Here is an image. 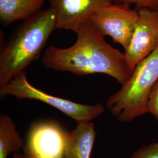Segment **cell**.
<instances>
[{"label": "cell", "mask_w": 158, "mask_h": 158, "mask_svg": "<svg viewBox=\"0 0 158 158\" xmlns=\"http://www.w3.org/2000/svg\"></svg>", "instance_id": "obj_16"}, {"label": "cell", "mask_w": 158, "mask_h": 158, "mask_svg": "<svg viewBox=\"0 0 158 158\" xmlns=\"http://www.w3.org/2000/svg\"><path fill=\"white\" fill-rule=\"evenodd\" d=\"M137 9L138 17L135 31L124 52L130 65L134 69L158 48V12L147 8Z\"/></svg>", "instance_id": "obj_7"}, {"label": "cell", "mask_w": 158, "mask_h": 158, "mask_svg": "<svg viewBox=\"0 0 158 158\" xmlns=\"http://www.w3.org/2000/svg\"><path fill=\"white\" fill-rule=\"evenodd\" d=\"M8 96L43 102L56 108L77 123L91 121L102 115L105 110L100 103L83 104L49 94L31 85L25 72L18 74L6 85L0 86L1 98L4 99Z\"/></svg>", "instance_id": "obj_4"}, {"label": "cell", "mask_w": 158, "mask_h": 158, "mask_svg": "<svg viewBox=\"0 0 158 158\" xmlns=\"http://www.w3.org/2000/svg\"><path fill=\"white\" fill-rule=\"evenodd\" d=\"M56 28V15L51 7L23 20L1 48L0 86L25 72L38 59Z\"/></svg>", "instance_id": "obj_2"}, {"label": "cell", "mask_w": 158, "mask_h": 158, "mask_svg": "<svg viewBox=\"0 0 158 158\" xmlns=\"http://www.w3.org/2000/svg\"><path fill=\"white\" fill-rule=\"evenodd\" d=\"M22 137L14 122L6 114L0 115V158H8L11 153L24 148Z\"/></svg>", "instance_id": "obj_11"}, {"label": "cell", "mask_w": 158, "mask_h": 158, "mask_svg": "<svg viewBox=\"0 0 158 158\" xmlns=\"http://www.w3.org/2000/svg\"><path fill=\"white\" fill-rule=\"evenodd\" d=\"M13 158H26L25 157L24 155H22V154H20L19 153L17 152L15 153L14 154V156Z\"/></svg>", "instance_id": "obj_15"}, {"label": "cell", "mask_w": 158, "mask_h": 158, "mask_svg": "<svg viewBox=\"0 0 158 158\" xmlns=\"http://www.w3.org/2000/svg\"><path fill=\"white\" fill-rule=\"evenodd\" d=\"M76 34L77 39L73 45L46 49L42 59L44 66L78 76L104 74L121 85L128 81L134 68L124 53L110 45L90 21L82 23Z\"/></svg>", "instance_id": "obj_1"}, {"label": "cell", "mask_w": 158, "mask_h": 158, "mask_svg": "<svg viewBox=\"0 0 158 158\" xmlns=\"http://www.w3.org/2000/svg\"><path fill=\"white\" fill-rule=\"evenodd\" d=\"M56 15L57 28L76 32L96 10L117 0H48Z\"/></svg>", "instance_id": "obj_8"}, {"label": "cell", "mask_w": 158, "mask_h": 158, "mask_svg": "<svg viewBox=\"0 0 158 158\" xmlns=\"http://www.w3.org/2000/svg\"><path fill=\"white\" fill-rule=\"evenodd\" d=\"M138 17L137 8L114 2L97 8L90 21L104 36H108L126 51L130 45Z\"/></svg>", "instance_id": "obj_5"}, {"label": "cell", "mask_w": 158, "mask_h": 158, "mask_svg": "<svg viewBox=\"0 0 158 158\" xmlns=\"http://www.w3.org/2000/svg\"><path fill=\"white\" fill-rule=\"evenodd\" d=\"M46 0H0V23L6 27L18 20H25L40 9Z\"/></svg>", "instance_id": "obj_10"}, {"label": "cell", "mask_w": 158, "mask_h": 158, "mask_svg": "<svg viewBox=\"0 0 158 158\" xmlns=\"http://www.w3.org/2000/svg\"><path fill=\"white\" fill-rule=\"evenodd\" d=\"M147 113L153 115L158 122V80L153 86L148 97Z\"/></svg>", "instance_id": "obj_13"}, {"label": "cell", "mask_w": 158, "mask_h": 158, "mask_svg": "<svg viewBox=\"0 0 158 158\" xmlns=\"http://www.w3.org/2000/svg\"><path fill=\"white\" fill-rule=\"evenodd\" d=\"M158 80V48L138 63L128 81L110 96L106 107L120 122L129 123L147 113V102Z\"/></svg>", "instance_id": "obj_3"}, {"label": "cell", "mask_w": 158, "mask_h": 158, "mask_svg": "<svg viewBox=\"0 0 158 158\" xmlns=\"http://www.w3.org/2000/svg\"><path fill=\"white\" fill-rule=\"evenodd\" d=\"M96 132L92 121L77 123L69 132L63 158H90Z\"/></svg>", "instance_id": "obj_9"}, {"label": "cell", "mask_w": 158, "mask_h": 158, "mask_svg": "<svg viewBox=\"0 0 158 158\" xmlns=\"http://www.w3.org/2000/svg\"><path fill=\"white\" fill-rule=\"evenodd\" d=\"M130 158H158V142L138 149Z\"/></svg>", "instance_id": "obj_12"}, {"label": "cell", "mask_w": 158, "mask_h": 158, "mask_svg": "<svg viewBox=\"0 0 158 158\" xmlns=\"http://www.w3.org/2000/svg\"><path fill=\"white\" fill-rule=\"evenodd\" d=\"M69 132L55 120L33 122L24 147L26 158H63Z\"/></svg>", "instance_id": "obj_6"}, {"label": "cell", "mask_w": 158, "mask_h": 158, "mask_svg": "<svg viewBox=\"0 0 158 158\" xmlns=\"http://www.w3.org/2000/svg\"><path fill=\"white\" fill-rule=\"evenodd\" d=\"M117 2L130 6L135 5L137 8H147L158 12V0H117Z\"/></svg>", "instance_id": "obj_14"}]
</instances>
